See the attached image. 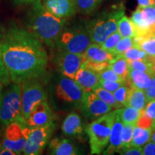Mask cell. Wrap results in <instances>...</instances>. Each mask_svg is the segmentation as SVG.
<instances>
[{
	"mask_svg": "<svg viewBox=\"0 0 155 155\" xmlns=\"http://www.w3.org/2000/svg\"><path fill=\"white\" fill-rule=\"evenodd\" d=\"M30 127L20 122H12L4 129L2 138L3 148H8L17 153L22 154Z\"/></svg>",
	"mask_w": 155,
	"mask_h": 155,
	"instance_id": "obj_9",
	"label": "cell"
},
{
	"mask_svg": "<svg viewBox=\"0 0 155 155\" xmlns=\"http://www.w3.org/2000/svg\"><path fill=\"white\" fill-rule=\"evenodd\" d=\"M114 118L115 110L94 120L86 127L91 154H101L107 147Z\"/></svg>",
	"mask_w": 155,
	"mask_h": 155,
	"instance_id": "obj_4",
	"label": "cell"
},
{
	"mask_svg": "<svg viewBox=\"0 0 155 155\" xmlns=\"http://www.w3.org/2000/svg\"><path fill=\"white\" fill-rule=\"evenodd\" d=\"M61 130L65 136L77 137L83 134L84 129L81 116L75 112H72L66 116L63 122Z\"/></svg>",
	"mask_w": 155,
	"mask_h": 155,
	"instance_id": "obj_18",
	"label": "cell"
},
{
	"mask_svg": "<svg viewBox=\"0 0 155 155\" xmlns=\"http://www.w3.org/2000/svg\"><path fill=\"white\" fill-rule=\"evenodd\" d=\"M6 31H7V30H6L4 27L0 25V42H2L3 39L5 38V35L6 34Z\"/></svg>",
	"mask_w": 155,
	"mask_h": 155,
	"instance_id": "obj_49",
	"label": "cell"
},
{
	"mask_svg": "<svg viewBox=\"0 0 155 155\" xmlns=\"http://www.w3.org/2000/svg\"><path fill=\"white\" fill-rule=\"evenodd\" d=\"M2 60L13 83L42 78L47 73L49 61L43 43L28 29L16 25L6 31Z\"/></svg>",
	"mask_w": 155,
	"mask_h": 155,
	"instance_id": "obj_1",
	"label": "cell"
},
{
	"mask_svg": "<svg viewBox=\"0 0 155 155\" xmlns=\"http://www.w3.org/2000/svg\"><path fill=\"white\" fill-rule=\"evenodd\" d=\"M104 0H75L77 11L82 14H90L99 7Z\"/></svg>",
	"mask_w": 155,
	"mask_h": 155,
	"instance_id": "obj_29",
	"label": "cell"
},
{
	"mask_svg": "<svg viewBox=\"0 0 155 155\" xmlns=\"http://www.w3.org/2000/svg\"><path fill=\"white\" fill-rule=\"evenodd\" d=\"M83 91L74 79L61 74L54 86V94L58 100L79 107Z\"/></svg>",
	"mask_w": 155,
	"mask_h": 155,
	"instance_id": "obj_10",
	"label": "cell"
},
{
	"mask_svg": "<svg viewBox=\"0 0 155 155\" xmlns=\"http://www.w3.org/2000/svg\"><path fill=\"white\" fill-rule=\"evenodd\" d=\"M4 86H5V85H4L2 82H0V99H1L2 96L4 91Z\"/></svg>",
	"mask_w": 155,
	"mask_h": 155,
	"instance_id": "obj_52",
	"label": "cell"
},
{
	"mask_svg": "<svg viewBox=\"0 0 155 155\" xmlns=\"http://www.w3.org/2000/svg\"><path fill=\"white\" fill-rule=\"evenodd\" d=\"M93 92L96 95L98 98H101L103 101L107 104L108 106H110L112 108H121L122 106L121 104H120L119 102L116 99L115 96L113 93L108 91L106 89L101 88V86H97L96 88L94 89Z\"/></svg>",
	"mask_w": 155,
	"mask_h": 155,
	"instance_id": "obj_26",
	"label": "cell"
},
{
	"mask_svg": "<svg viewBox=\"0 0 155 155\" xmlns=\"http://www.w3.org/2000/svg\"><path fill=\"white\" fill-rule=\"evenodd\" d=\"M74 80L83 91H93L99 86L100 78L98 73L83 63L75 75Z\"/></svg>",
	"mask_w": 155,
	"mask_h": 155,
	"instance_id": "obj_16",
	"label": "cell"
},
{
	"mask_svg": "<svg viewBox=\"0 0 155 155\" xmlns=\"http://www.w3.org/2000/svg\"><path fill=\"white\" fill-rule=\"evenodd\" d=\"M2 149H3V147H2V143L0 142V154H1V152H2Z\"/></svg>",
	"mask_w": 155,
	"mask_h": 155,
	"instance_id": "obj_55",
	"label": "cell"
},
{
	"mask_svg": "<svg viewBox=\"0 0 155 155\" xmlns=\"http://www.w3.org/2000/svg\"><path fill=\"white\" fill-rule=\"evenodd\" d=\"M44 8L54 16L67 19L77 12L75 0H41Z\"/></svg>",
	"mask_w": 155,
	"mask_h": 155,
	"instance_id": "obj_14",
	"label": "cell"
},
{
	"mask_svg": "<svg viewBox=\"0 0 155 155\" xmlns=\"http://www.w3.org/2000/svg\"><path fill=\"white\" fill-rule=\"evenodd\" d=\"M55 114L47 100L35 106L25 119V124L30 127H41L55 121Z\"/></svg>",
	"mask_w": 155,
	"mask_h": 155,
	"instance_id": "obj_13",
	"label": "cell"
},
{
	"mask_svg": "<svg viewBox=\"0 0 155 155\" xmlns=\"http://www.w3.org/2000/svg\"><path fill=\"white\" fill-rule=\"evenodd\" d=\"M142 155H155V143L148 141L142 148Z\"/></svg>",
	"mask_w": 155,
	"mask_h": 155,
	"instance_id": "obj_45",
	"label": "cell"
},
{
	"mask_svg": "<svg viewBox=\"0 0 155 155\" xmlns=\"http://www.w3.org/2000/svg\"><path fill=\"white\" fill-rule=\"evenodd\" d=\"M48 98V93L40 79H29L21 83L22 114L25 120L35 106Z\"/></svg>",
	"mask_w": 155,
	"mask_h": 155,
	"instance_id": "obj_7",
	"label": "cell"
},
{
	"mask_svg": "<svg viewBox=\"0 0 155 155\" xmlns=\"http://www.w3.org/2000/svg\"><path fill=\"white\" fill-rule=\"evenodd\" d=\"M151 63H152L153 71L155 72V57L151 58Z\"/></svg>",
	"mask_w": 155,
	"mask_h": 155,
	"instance_id": "obj_53",
	"label": "cell"
},
{
	"mask_svg": "<svg viewBox=\"0 0 155 155\" xmlns=\"http://www.w3.org/2000/svg\"><path fill=\"white\" fill-rule=\"evenodd\" d=\"M129 62V68H131L137 70V71H142L149 73V74H152L154 72L153 71L152 65L151 62L146 61H128Z\"/></svg>",
	"mask_w": 155,
	"mask_h": 155,
	"instance_id": "obj_34",
	"label": "cell"
},
{
	"mask_svg": "<svg viewBox=\"0 0 155 155\" xmlns=\"http://www.w3.org/2000/svg\"><path fill=\"white\" fill-rule=\"evenodd\" d=\"M121 55L124 56L127 61H146L151 62L152 58L138 45L132 46L126 50Z\"/></svg>",
	"mask_w": 155,
	"mask_h": 155,
	"instance_id": "obj_28",
	"label": "cell"
},
{
	"mask_svg": "<svg viewBox=\"0 0 155 155\" xmlns=\"http://www.w3.org/2000/svg\"><path fill=\"white\" fill-rule=\"evenodd\" d=\"M16 5H28V4H34L36 2L40 1V0H13Z\"/></svg>",
	"mask_w": 155,
	"mask_h": 155,
	"instance_id": "obj_47",
	"label": "cell"
},
{
	"mask_svg": "<svg viewBox=\"0 0 155 155\" xmlns=\"http://www.w3.org/2000/svg\"><path fill=\"white\" fill-rule=\"evenodd\" d=\"M119 154L122 155H142V148L131 145L119 151Z\"/></svg>",
	"mask_w": 155,
	"mask_h": 155,
	"instance_id": "obj_43",
	"label": "cell"
},
{
	"mask_svg": "<svg viewBox=\"0 0 155 155\" xmlns=\"http://www.w3.org/2000/svg\"><path fill=\"white\" fill-rule=\"evenodd\" d=\"M147 104V100L144 91L131 87L130 92L128 97L127 106L135 108L137 109L144 110Z\"/></svg>",
	"mask_w": 155,
	"mask_h": 155,
	"instance_id": "obj_22",
	"label": "cell"
},
{
	"mask_svg": "<svg viewBox=\"0 0 155 155\" xmlns=\"http://www.w3.org/2000/svg\"><path fill=\"white\" fill-rule=\"evenodd\" d=\"M0 82L2 83L5 86H8L12 82L10 75L2 60V57L0 58Z\"/></svg>",
	"mask_w": 155,
	"mask_h": 155,
	"instance_id": "obj_39",
	"label": "cell"
},
{
	"mask_svg": "<svg viewBox=\"0 0 155 155\" xmlns=\"http://www.w3.org/2000/svg\"><path fill=\"white\" fill-rule=\"evenodd\" d=\"M86 61L84 53H75L58 50L55 63L61 75L74 79L79 68Z\"/></svg>",
	"mask_w": 155,
	"mask_h": 155,
	"instance_id": "obj_11",
	"label": "cell"
},
{
	"mask_svg": "<svg viewBox=\"0 0 155 155\" xmlns=\"http://www.w3.org/2000/svg\"><path fill=\"white\" fill-rule=\"evenodd\" d=\"M2 42H0V58L2 57Z\"/></svg>",
	"mask_w": 155,
	"mask_h": 155,
	"instance_id": "obj_54",
	"label": "cell"
},
{
	"mask_svg": "<svg viewBox=\"0 0 155 155\" xmlns=\"http://www.w3.org/2000/svg\"><path fill=\"white\" fill-rule=\"evenodd\" d=\"M66 19H61L48 12L40 1L32 5L27 18V29L48 47H55L58 37L65 28Z\"/></svg>",
	"mask_w": 155,
	"mask_h": 155,
	"instance_id": "obj_2",
	"label": "cell"
},
{
	"mask_svg": "<svg viewBox=\"0 0 155 155\" xmlns=\"http://www.w3.org/2000/svg\"><path fill=\"white\" fill-rule=\"evenodd\" d=\"M121 109H115V118L111 127V134L109 137V145L103 152L106 155L114 154L119 153L122 147V134L124 130V122L121 118Z\"/></svg>",
	"mask_w": 155,
	"mask_h": 155,
	"instance_id": "obj_15",
	"label": "cell"
},
{
	"mask_svg": "<svg viewBox=\"0 0 155 155\" xmlns=\"http://www.w3.org/2000/svg\"><path fill=\"white\" fill-rule=\"evenodd\" d=\"M150 34H151V35H155V29H154V30H152V32H151Z\"/></svg>",
	"mask_w": 155,
	"mask_h": 155,
	"instance_id": "obj_56",
	"label": "cell"
},
{
	"mask_svg": "<svg viewBox=\"0 0 155 155\" xmlns=\"http://www.w3.org/2000/svg\"><path fill=\"white\" fill-rule=\"evenodd\" d=\"M136 124L124 123V130L123 134H122V147L121 150L131 145L134 130Z\"/></svg>",
	"mask_w": 155,
	"mask_h": 155,
	"instance_id": "obj_32",
	"label": "cell"
},
{
	"mask_svg": "<svg viewBox=\"0 0 155 155\" xmlns=\"http://www.w3.org/2000/svg\"><path fill=\"white\" fill-rule=\"evenodd\" d=\"M135 45L134 40L132 37H122L120 40L116 44L112 53L114 55H119L124 53L126 50Z\"/></svg>",
	"mask_w": 155,
	"mask_h": 155,
	"instance_id": "obj_31",
	"label": "cell"
},
{
	"mask_svg": "<svg viewBox=\"0 0 155 155\" xmlns=\"http://www.w3.org/2000/svg\"><path fill=\"white\" fill-rule=\"evenodd\" d=\"M0 121L7 126L12 122L25 124L22 114L21 83H13L0 99Z\"/></svg>",
	"mask_w": 155,
	"mask_h": 155,
	"instance_id": "obj_5",
	"label": "cell"
},
{
	"mask_svg": "<svg viewBox=\"0 0 155 155\" xmlns=\"http://www.w3.org/2000/svg\"><path fill=\"white\" fill-rule=\"evenodd\" d=\"M154 6L155 7V0H154Z\"/></svg>",
	"mask_w": 155,
	"mask_h": 155,
	"instance_id": "obj_57",
	"label": "cell"
},
{
	"mask_svg": "<svg viewBox=\"0 0 155 155\" xmlns=\"http://www.w3.org/2000/svg\"><path fill=\"white\" fill-rule=\"evenodd\" d=\"M152 137H151V140L153 141V142L155 143V121H153V124H152Z\"/></svg>",
	"mask_w": 155,
	"mask_h": 155,
	"instance_id": "obj_50",
	"label": "cell"
},
{
	"mask_svg": "<svg viewBox=\"0 0 155 155\" xmlns=\"http://www.w3.org/2000/svg\"><path fill=\"white\" fill-rule=\"evenodd\" d=\"M143 113L152 121H155V99L147 102L146 106L143 110Z\"/></svg>",
	"mask_w": 155,
	"mask_h": 155,
	"instance_id": "obj_42",
	"label": "cell"
},
{
	"mask_svg": "<svg viewBox=\"0 0 155 155\" xmlns=\"http://www.w3.org/2000/svg\"><path fill=\"white\" fill-rule=\"evenodd\" d=\"M87 66L91 68L94 71H96V72L99 73L103 70L106 69V68L109 67V63L108 62H101V63H98V62H92L89 61H86L84 63Z\"/></svg>",
	"mask_w": 155,
	"mask_h": 155,
	"instance_id": "obj_41",
	"label": "cell"
},
{
	"mask_svg": "<svg viewBox=\"0 0 155 155\" xmlns=\"http://www.w3.org/2000/svg\"><path fill=\"white\" fill-rule=\"evenodd\" d=\"M130 90L131 86L127 82H125L113 93L116 101L123 106H127V99Z\"/></svg>",
	"mask_w": 155,
	"mask_h": 155,
	"instance_id": "obj_33",
	"label": "cell"
},
{
	"mask_svg": "<svg viewBox=\"0 0 155 155\" xmlns=\"http://www.w3.org/2000/svg\"><path fill=\"white\" fill-rule=\"evenodd\" d=\"M5 128V126L3 124L2 122L0 121V137H1L2 135Z\"/></svg>",
	"mask_w": 155,
	"mask_h": 155,
	"instance_id": "obj_51",
	"label": "cell"
},
{
	"mask_svg": "<svg viewBox=\"0 0 155 155\" xmlns=\"http://www.w3.org/2000/svg\"><path fill=\"white\" fill-rule=\"evenodd\" d=\"M0 155H17V153L8 148H3Z\"/></svg>",
	"mask_w": 155,
	"mask_h": 155,
	"instance_id": "obj_48",
	"label": "cell"
},
{
	"mask_svg": "<svg viewBox=\"0 0 155 155\" xmlns=\"http://www.w3.org/2000/svg\"><path fill=\"white\" fill-rule=\"evenodd\" d=\"M98 75H99L100 79H102V80L120 81V82H125L126 81L122 78L120 77L117 73L114 72L110 67H108L106 69L103 70V71L98 73Z\"/></svg>",
	"mask_w": 155,
	"mask_h": 155,
	"instance_id": "obj_36",
	"label": "cell"
},
{
	"mask_svg": "<svg viewBox=\"0 0 155 155\" xmlns=\"http://www.w3.org/2000/svg\"><path fill=\"white\" fill-rule=\"evenodd\" d=\"M122 37L119 34V32L118 31H116L114 33L110 35L101 45L105 50L112 53V51H113L114 48L116 45V44L118 43V42L119 41L120 39Z\"/></svg>",
	"mask_w": 155,
	"mask_h": 155,
	"instance_id": "obj_35",
	"label": "cell"
},
{
	"mask_svg": "<svg viewBox=\"0 0 155 155\" xmlns=\"http://www.w3.org/2000/svg\"><path fill=\"white\" fill-rule=\"evenodd\" d=\"M135 45H138L151 58L155 57V35H137L134 38Z\"/></svg>",
	"mask_w": 155,
	"mask_h": 155,
	"instance_id": "obj_23",
	"label": "cell"
},
{
	"mask_svg": "<svg viewBox=\"0 0 155 155\" xmlns=\"http://www.w3.org/2000/svg\"><path fill=\"white\" fill-rule=\"evenodd\" d=\"M118 32L121 37H134L137 35L135 27L132 21L129 17L124 15L118 22Z\"/></svg>",
	"mask_w": 155,
	"mask_h": 155,
	"instance_id": "obj_27",
	"label": "cell"
},
{
	"mask_svg": "<svg viewBox=\"0 0 155 155\" xmlns=\"http://www.w3.org/2000/svg\"><path fill=\"white\" fill-rule=\"evenodd\" d=\"M55 128V121L41 127H30L22 154L25 155L41 154L50 141Z\"/></svg>",
	"mask_w": 155,
	"mask_h": 155,
	"instance_id": "obj_8",
	"label": "cell"
},
{
	"mask_svg": "<svg viewBox=\"0 0 155 155\" xmlns=\"http://www.w3.org/2000/svg\"><path fill=\"white\" fill-rule=\"evenodd\" d=\"M91 43L86 26L65 28L58 37L55 46L58 50L75 53H84Z\"/></svg>",
	"mask_w": 155,
	"mask_h": 155,
	"instance_id": "obj_6",
	"label": "cell"
},
{
	"mask_svg": "<svg viewBox=\"0 0 155 155\" xmlns=\"http://www.w3.org/2000/svg\"><path fill=\"white\" fill-rule=\"evenodd\" d=\"M141 8L150 27L151 33L152 30L155 29V7L154 6H150V7H141Z\"/></svg>",
	"mask_w": 155,
	"mask_h": 155,
	"instance_id": "obj_37",
	"label": "cell"
},
{
	"mask_svg": "<svg viewBox=\"0 0 155 155\" xmlns=\"http://www.w3.org/2000/svg\"><path fill=\"white\" fill-rule=\"evenodd\" d=\"M151 78H152V80H151L150 86L144 90L147 102L155 99V72L151 74Z\"/></svg>",
	"mask_w": 155,
	"mask_h": 155,
	"instance_id": "obj_40",
	"label": "cell"
},
{
	"mask_svg": "<svg viewBox=\"0 0 155 155\" xmlns=\"http://www.w3.org/2000/svg\"><path fill=\"white\" fill-rule=\"evenodd\" d=\"M123 5L115 6L92 19L86 28L92 43L101 45L110 35L118 30V22L124 15Z\"/></svg>",
	"mask_w": 155,
	"mask_h": 155,
	"instance_id": "obj_3",
	"label": "cell"
},
{
	"mask_svg": "<svg viewBox=\"0 0 155 155\" xmlns=\"http://www.w3.org/2000/svg\"><path fill=\"white\" fill-rule=\"evenodd\" d=\"M142 111L131 106H126L125 108H121V118L122 121L124 123L137 124V121L140 117Z\"/></svg>",
	"mask_w": 155,
	"mask_h": 155,
	"instance_id": "obj_30",
	"label": "cell"
},
{
	"mask_svg": "<svg viewBox=\"0 0 155 155\" xmlns=\"http://www.w3.org/2000/svg\"><path fill=\"white\" fill-rule=\"evenodd\" d=\"M139 7H146L154 5V0H137Z\"/></svg>",
	"mask_w": 155,
	"mask_h": 155,
	"instance_id": "obj_46",
	"label": "cell"
},
{
	"mask_svg": "<svg viewBox=\"0 0 155 155\" xmlns=\"http://www.w3.org/2000/svg\"><path fill=\"white\" fill-rule=\"evenodd\" d=\"M131 19L135 27L137 35H147L150 33V27L141 7L137 9L131 15ZM135 36V37H136Z\"/></svg>",
	"mask_w": 155,
	"mask_h": 155,
	"instance_id": "obj_21",
	"label": "cell"
},
{
	"mask_svg": "<svg viewBox=\"0 0 155 155\" xmlns=\"http://www.w3.org/2000/svg\"><path fill=\"white\" fill-rule=\"evenodd\" d=\"M152 128H141L136 125L134 130L131 145L141 147L151 140Z\"/></svg>",
	"mask_w": 155,
	"mask_h": 155,
	"instance_id": "obj_24",
	"label": "cell"
},
{
	"mask_svg": "<svg viewBox=\"0 0 155 155\" xmlns=\"http://www.w3.org/2000/svg\"><path fill=\"white\" fill-rule=\"evenodd\" d=\"M151 80L150 74L130 68L126 82L131 87L144 91L150 86Z\"/></svg>",
	"mask_w": 155,
	"mask_h": 155,
	"instance_id": "obj_20",
	"label": "cell"
},
{
	"mask_svg": "<svg viewBox=\"0 0 155 155\" xmlns=\"http://www.w3.org/2000/svg\"><path fill=\"white\" fill-rule=\"evenodd\" d=\"M79 108L85 117L91 121L105 115L113 109L93 91L83 92Z\"/></svg>",
	"mask_w": 155,
	"mask_h": 155,
	"instance_id": "obj_12",
	"label": "cell"
},
{
	"mask_svg": "<svg viewBox=\"0 0 155 155\" xmlns=\"http://www.w3.org/2000/svg\"><path fill=\"white\" fill-rule=\"evenodd\" d=\"M109 67L124 80L126 81L130 68H129V62L124 56L121 55H116L110 62Z\"/></svg>",
	"mask_w": 155,
	"mask_h": 155,
	"instance_id": "obj_25",
	"label": "cell"
},
{
	"mask_svg": "<svg viewBox=\"0 0 155 155\" xmlns=\"http://www.w3.org/2000/svg\"><path fill=\"white\" fill-rule=\"evenodd\" d=\"M126 82V81H125ZM125 82H120V81H106L100 79L99 81V86L101 88L106 89L108 91L114 93L116 89H118L120 86H122Z\"/></svg>",
	"mask_w": 155,
	"mask_h": 155,
	"instance_id": "obj_38",
	"label": "cell"
},
{
	"mask_svg": "<svg viewBox=\"0 0 155 155\" xmlns=\"http://www.w3.org/2000/svg\"><path fill=\"white\" fill-rule=\"evenodd\" d=\"M86 60L92 62H108L110 63L116 57L113 53L104 49L101 45L91 43L84 52Z\"/></svg>",
	"mask_w": 155,
	"mask_h": 155,
	"instance_id": "obj_19",
	"label": "cell"
},
{
	"mask_svg": "<svg viewBox=\"0 0 155 155\" xmlns=\"http://www.w3.org/2000/svg\"><path fill=\"white\" fill-rule=\"evenodd\" d=\"M49 154L53 155L80 154L78 149L68 139L55 137L50 141L48 144Z\"/></svg>",
	"mask_w": 155,
	"mask_h": 155,
	"instance_id": "obj_17",
	"label": "cell"
},
{
	"mask_svg": "<svg viewBox=\"0 0 155 155\" xmlns=\"http://www.w3.org/2000/svg\"><path fill=\"white\" fill-rule=\"evenodd\" d=\"M153 121H152V120L150 119V118L147 117V116L143 113L142 111L140 117L139 118L138 121H137L136 125L141 128H150L152 127Z\"/></svg>",
	"mask_w": 155,
	"mask_h": 155,
	"instance_id": "obj_44",
	"label": "cell"
}]
</instances>
